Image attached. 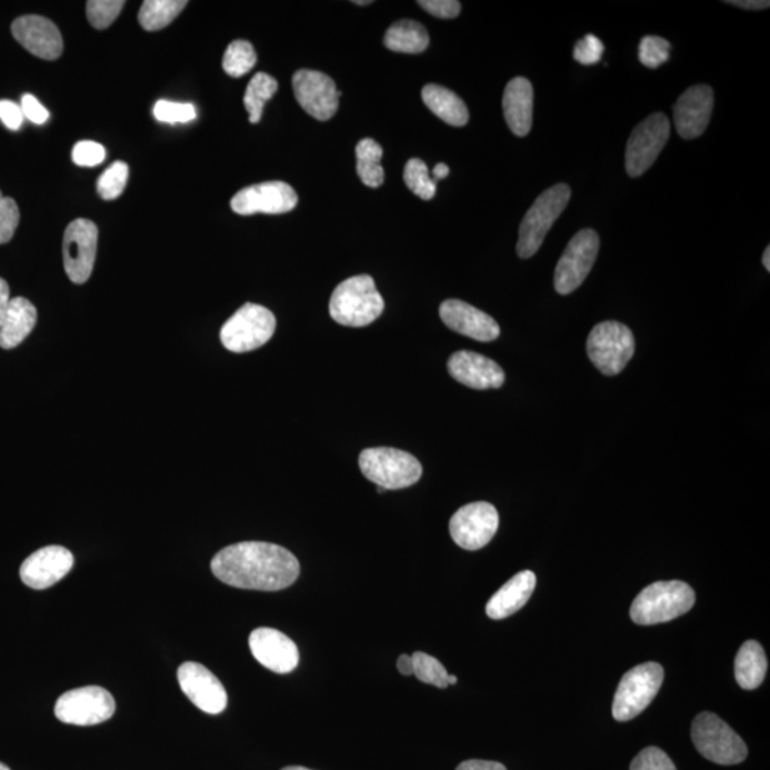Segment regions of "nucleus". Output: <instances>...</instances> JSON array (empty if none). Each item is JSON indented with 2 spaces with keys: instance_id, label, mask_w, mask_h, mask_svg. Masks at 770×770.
Instances as JSON below:
<instances>
[{
  "instance_id": "f257e3e1",
  "label": "nucleus",
  "mask_w": 770,
  "mask_h": 770,
  "mask_svg": "<svg viewBox=\"0 0 770 770\" xmlns=\"http://www.w3.org/2000/svg\"><path fill=\"white\" fill-rule=\"evenodd\" d=\"M211 572L241 590L280 591L293 586L300 562L286 548L270 542H239L216 553Z\"/></svg>"
},
{
  "instance_id": "f03ea898",
  "label": "nucleus",
  "mask_w": 770,
  "mask_h": 770,
  "mask_svg": "<svg viewBox=\"0 0 770 770\" xmlns=\"http://www.w3.org/2000/svg\"><path fill=\"white\" fill-rule=\"evenodd\" d=\"M384 299L374 279L367 274L350 277L336 287L330 299L331 319L346 327L374 323L384 311Z\"/></svg>"
},
{
  "instance_id": "7ed1b4c3",
  "label": "nucleus",
  "mask_w": 770,
  "mask_h": 770,
  "mask_svg": "<svg viewBox=\"0 0 770 770\" xmlns=\"http://www.w3.org/2000/svg\"><path fill=\"white\" fill-rule=\"evenodd\" d=\"M694 592L682 581H659L639 592L631 607L632 621L638 626H657L691 611Z\"/></svg>"
},
{
  "instance_id": "20e7f679",
  "label": "nucleus",
  "mask_w": 770,
  "mask_h": 770,
  "mask_svg": "<svg viewBox=\"0 0 770 770\" xmlns=\"http://www.w3.org/2000/svg\"><path fill=\"white\" fill-rule=\"evenodd\" d=\"M362 476L384 490H402L420 481L422 467L410 452L397 448H367L359 458Z\"/></svg>"
},
{
  "instance_id": "39448f33",
  "label": "nucleus",
  "mask_w": 770,
  "mask_h": 770,
  "mask_svg": "<svg viewBox=\"0 0 770 770\" xmlns=\"http://www.w3.org/2000/svg\"><path fill=\"white\" fill-rule=\"evenodd\" d=\"M570 200V186L560 183L547 189L533 201L532 208L527 211L520 226L517 253L521 259H531L540 250L548 231L560 218Z\"/></svg>"
},
{
  "instance_id": "423d86ee",
  "label": "nucleus",
  "mask_w": 770,
  "mask_h": 770,
  "mask_svg": "<svg viewBox=\"0 0 770 770\" xmlns=\"http://www.w3.org/2000/svg\"><path fill=\"white\" fill-rule=\"evenodd\" d=\"M692 741L698 752L713 763H742L748 758L747 744L718 714L703 712L693 719Z\"/></svg>"
},
{
  "instance_id": "0eeeda50",
  "label": "nucleus",
  "mask_w": 770,
  "mask_h": 770,
  "mask_svg": "<svg viewBox=\"0 0 770 770\" xmlns=\"http://www.w3.org/2000/svg\"><path fill=\"white\" fill-rule=\"evenodd\" d=\"M587 352L603 376H618L636 352V339L626 324L603 321L588 336Z\"/></svg>"
},
{
  "instance_id": "6e6552de",
  "label": "nucleus",
  "mask_w": 770,
  "mask_h": 770,
  "mask_svg": "<svg viewBox=\"0 0 770 770\" xmlns=\"http://www.w3.org/2000/svg\"><path fill=\"white\" fill-rule=\"evenodd\" d=\"M663 677V668L657 662L642 663L628 671L613 698V718L618 722H628L646 711L661 689Z\"/></svg>"
},
{
  "instance_id": "1a4fd4ad",
  "label": "nucleus",
  "mask_w": 770,
  "mask_h": 770,
  "mask_svg": "<svg viewBox=\"0 0 770 770\" xmlns=\"http://www.w3.org/2000/svg\"><path fill=\"white\" fill-rule=\"evenodd\" d=\"M276 324V317L269 309L246 303L221 327V344L231 352L260 349L273 337Z\"/></svg>"
},
{
  "instance_id": "9d476101",
  "label": "nucleus",
  "mask_w": 770,
  "mask_h": 770,
  "mask_svg": "<svg viewBox=\"0 0 770 770\" xmlns=\"http://www.w3.org/2000/svg\"><path fill=\"white\" fill-rule=\"evenodd\" d=\"M116 711L112 693L100 687L72 689L58 699L54 714L60 722L93 727L109 721Z\"/></svg>"
},
{
  "instance_id": "9b49d317",
  "label": "nucleus",
  "mask_w": 770,
  "mask_h": 770,
  "mask_svg": "<svg viewBox=\"0 0 770 770\" xmlns=\"http://www.w3.org/2000/svg\"><path fill=\"white\" fill-rule=\"evenodd\" d=\"M671 136V122L663 113L648 116L628 140L626 168L631 178H639L651 168Z\"/></svg>"
},
{
  "instance_id": "f8f14e48",
  "label": "nucleus",
  "mask_w": 770,
  "mask_h": 770,
  "mask_svg": "<svg viewBox=\"0 0 770 770\" xmlns=\"http://www.w3.org/2000/svg\"><path fill=\"white\" fill-rule=\"evenodd\" d=\"M599 236L591 229L578 231L568 243L556 269V290L562 296L571 294L586 281L596 264Z\"/></svg>"
},
{
  "instance_id": "ddd939ff",
  "label": "nucleus",
  "mask_w": 770,
  "mask_h": 770,
  "mask_svg": "<svg viewBox=\"0 0 770 770\" xmlns=\"http://www.w3.org/2000/svg\"><path fill=\"white\" fill-rule=\"evenodd\" d=\"M98 241V226L92 220H73L64 230L63 264L72 283L84 284L92 276Z\"/></svg>"
},
{
  "instance_id": "4468645a",
  "label": "nucleus",
  "mask_w": 770,
  "mask_h": 770,
  "mask_svg": "<svg viewBox=\"0 0 770 770\" xmlns=\"http://www.w3.org/2000/svg\"><path fill=\"white\" fill-rule=\"evenodd\" d=\"M500 516L490 502H471L452 516L450 533L458 547L467 551L484 548L494 538Z\"/></svg>"
},
{
  "instance_id": "2eb2a0df",
  "label": "nucleus",
  "mask_w": 770,
  "mask_h": 770,
  "mask_svg": "<svg viewBox=\"0 0 770 770\" xmlns=\"http://www.w3.org/2000/svg\"><path fill=\"white\" fill-rule=\"evenodd\" d=\"M293 92L304 112L320 122L330 120L339 110L341 92L329 74L309 69L297 70L293 74Z\"/></svg>"
},
{
  "instance_id": "dca6fc26",
  "label": "nucleus",
  "mask_w": 770,
  "mask_h": 770,
  "mask_svg": "<svg viewBox=\"0 0 770 770\" xmlns=\"http://www.w3.org/2000/svg\"><path fill=\"white\" fill-rule=\"evenodd\" d=\"M299 203L293 188L284 181H264L241 189L230 201L231 209L240 216L284 214Z\"/></svg>"
},
{
  "instance_id": "f3484780",
  "label": "nucleus",
  "mask_w": 770,
  "mask_h": 770,
  "mask_svg": "<svg viewBox=\"0 0 770 770\" xmlns=\"http://www.w3.org/2000/svg\"><path fill=\"white\" fill-rule=\"evenodd\" d=\"M181 691L206 713L219 714L228 707V692L219 678L198 662H184L178 669Z\"/></svg>"
},
{
  "instance_id": "a211bd4d",
  "label": "nucleus",
  "mask_w": 770,
  "mask_h": 770,
  "mask_svg": "<svg viewBox=\"0 0 770 770\" xmlns=\"http://www.w3.org/2000/svg\"><path fill=\"white\" fill-rule=\"evenodd\" d=\"M73 553L68 548L49 546L33 552L20 567V580L32 590H48L72 570Z\"/></svg>"
},
{
  "instance_id": "6ab92c4d",
  "label": "nucleus",
  "mask_w": 770,
  "mask_h": 770,
  "mask_svg": "<svg viewBox=\"0 0 770 770\" xmlns=\"http://www.w3.org/2000/svg\"><path fill=\"white\" fill-rule=\"evenodd\" d=\"M250 651L271 672L290 673L299 666V649L283 632L273 628H259L250 633Z\"/></svg>"
},
{
  "instance_id": "aec40b11",
  "label": "nucleus",
  "mask_w": 770,
  "mask_h": 770,
  "mask_svg": "<svg viewBox=\"0 0 770 770\" xmlns=\"http://www.w3.org/2000/svg\"><path fill=\"white\" fill-rule=\"evenodd\" d=\"M13 38L28 52L43 60H57L63 53V38L57 24L39 14L20 17L12 23Z\"/></svg>"
},
{
  "instance_id": "412c9836",
  "label": "nucleus",
  "mask_w": 770,
  "mask_h": 770,
  "mask_svg": "<svg viewBox=\"0 0 770 770\" xmlns=\"http://www.w3.org/2000/svg\"><path fill=\"white\" fill-rule=\"evenodd\" d=\"M712 110L711 86L697 84L689 88L673 106V120L679 136L684 140L699 138L711 122Z\"/></svg>"
},
{
  "instance_id": "4be33fe9",
  "label": "nucleus",
  "mask_w": 770,
  "mask_h": 770,
  "mask_svg": "<svg viewBox=\"0 0 770 770\" xmlns=\"http://www.w3.org/2000/svg\"><path fill=\"white\" fill-rule=\"evenodd\" d=\"M447 369L452 379L474 390L500 389L506 381V372L496 361L474 351L454 352Z\"/></svg>"
},
{
  "instance_id": "5701e85b",
  "label": "nucleus",
  "mask_w": 770,
  "mask_h": 770,
  "mask_svg": "<svg viewBox=\"0 0 770 770\" xmlns=\"http://www.w3.org/2000/svg\"><path fill=\"white\" fill-rule=\"evenodd\" d=\"M440 317L448 329L468 339L490 342L501 334L500 326L491 316L461 300H446L440 306Z\"/></svg>"
},
{
  "instance_id": "b1692460",
  "label": "nucleus",
  "mask_w": 770,
  "mask_h": 770,
  "mask_svg": "<svg viewBox=\"0 0 770 770\" xmlns=\"http://www.w3.org/2000/svg\"><path fill=\"white\" fill-rule=\"evenodd\" d=\"M502 109L511 132L518 138H526L531 132L533 114V88L530 80L516 78L507 84Z\"/></svg>"
},
{
  "instance_id": "393cba45",
  "label": "nucleus",
  "mask_w": 770,
  "mask_h": 770,
  "mask_svg": "<svg viewBox=\"0 0 770 770\" xmlns=\"http://www.w3.org/2000/svg\"><path fill=\"white\" fill-rule=\"evenodd\" d=\"M537 577L532 571H522L512 577L487 603V616L504 619L526 606L536 590Z\"/></svg>"
},
{
  "instance_id": "a878e982",
  "label": "nucleus",
  "mask_w": 770,
  "mask_h": 770,
  "mask_svg": "<svg viewBox=\"0 0 770 770\" xmlns=\"http://www.w3.org/2000/svg\"><path fill=\"white\" fill-rule=\"evenodd\" d=\"M37 307L23 297H14L10 300L7 314L0 326V347L3 350H12L32 333L37 326Z\"/></svg>"
},
{
  "instance_id": "bb28decb",
  "label": "nucleus",
  "mask_w": 770,
  "mask_h": 770,
  "mask_svg": "<svg viewBox=\"0 0 770 770\" xmlns=\"http://www.w3.org/2000/svg\"><path fill=\"white\" fill-rule=\"evenodd\" d=\"M421 96L422 102L442 122L454 126V128H462L470 120L467 104L462 102L460 96L444 88V86L426 84Z\"/></svg>"
},
{
  "instance_id": "cd10ccee",
  "label": "nucleus",
  "mask_w": 770,
  "mask_h": 770,
  "mask_svg": "<svg viewBox=\"0 0 770 770\" xmlns=\"http://www.w3.org/2000/svg\"><path fill=\"white\" fill-rule=\"evenodd\" d=\"M768 671V659L761 643L744 642L734 659V678L739 687L753 691L761 687Z\"/></svg>"
},
{
  "instance_id": "c85d7f7f",
  "label": "nucleus",
  "mask_w": 770,
  "mask_h": 770,
  "mask_svg": "<svg viewBox=\"0 0 770 770\" xmlns=\"http://www.w3.org/2000/svg\"><path fill=\"white\" fill-rule=\"evenodd\" d=\"M384 44L392 52L419 54L430 44V34L416 20H399L387 30Z\"/></svg>"
},
{
  "instance_id": "c756f323",
  "label": "nucleus",
  "mask_w": 770,
  "mask_h": 770,
  "mask_svg": "<svg viewBox=\"0 0 770 770\" xmlns=\"http://www.w3.org/2000/svg\"><path fill=\"white\" fill-rule=\"evenodd\" d=\"M357 173L369 188H380L384 183V169L381 166L382 148L376 140L362 139L356 148Z\"/></svg>"
},
{
  "instance_id": "7c9ffc66",
  "label": "nucleus",
  "mask_w": 770,
  "mask_h": 770,
  "mask_svg": "<svg viewBox=\"0 0 770 770\" xmlns=\"http://www.w3.org/2000/svg\"><path fill=\"white\" fill-rule=\"evenodd\" d=\"M186 7V0H146L139 12L140 27L148 32H158L169 27Z\"/></svg>"
},
{
  "instance_id": "2f4dec72",
  "label": "nucleus",
  "mask_w": 770,
  "mask_h": 770,
  "mask_svg": "<svg viewBox=\"0 0 770 770\" xmlns=\"http://www.w3.org/2000/svg\"><path fill=\"white\" fill-rule=\"evenodd\" d=\"M279 90V83L270 74L260 72L250 80L244 94L246 110L249 112L250 123H259L263 116L264 104Z\"/></svg>"
},
{
  "instance_id": "473e14b6",
  "label": "nucleus",
  "mask_w": 770,
  "mask_h": 770,
  "mask_svg": "<svg viewBox=\"0 0 770 770\" xmlns=\"http://www.w3.org/2000/svg\"><path fill=\"white\" fill-rule=\"evenodd\" d=\"M257 54L248 40H234L229 44L223 58L224 72L231 78H241L256 67Z\"/></svg>"
},
{
  "instance_id": "72a5a7b5",
  "label": "nucleus",
  "mask_w": 770,
  "mask_h": 770,
  "mask_svg": "<svg viewBox=\"0 0 770 770\" xmlns=\"http://www.w3.org/2000/svg\"><path fill=\"white\" fill-rule=\"evenodd\" d=\"M404 181L407 188L422 200H431L436 196L437 184L421 159H411L406 164Z\"/></svg>"
},
{
  "instance_id": "f704fd0d",
  "label": "nucleus",
  "mask_w": 770,
  "mask_h": 770,
  "mask_svg": "<svg viewBox=\"0 0 770 770\" xmlns=\"http://www.w3.org/2000/svg\"><path fill=\"white\" fill-rule=\"evenodd\" d=\"M412 663H414V676L419 681L434 684L437 688L446 689L448 687L447 669L438 659L428 656L424 652L412 653Z\"/></svg>"
},
{
  "instance_id": "c9c22d12",
  "label": "nucleus",
  "mask_w": 770,
  "mask_h": 770,
  "mask_svg": "<svg viewBox=\"0 0 770 770\" xmlns=\"http://www.w3.org/2000/svg\"><path fill=\"white\" fill-rule=\"evenodd\" d=\"M129 180V166L114 162L98 180V193L103 200H114L123 194Z\"/></svg>"
},
{
  "instance_id": "e433bc0d",
  "label": "nucleus",
  "mask_w": 770,
  "mask_h": 770,
  "mask_svg": "<svg viewBox=\"0 0 770 770\" xmlns=\"http://www.w3.org/2000/svg\"><path fill=\"white\" fill-rule=\"evenodd\" d=\"M124 4L123 0H89L86 3L89 23L99 30L109 28L122 12Z\"/></svg>"
},
{
  "instance_id": "4c0bfd02",
  "label": "nucleus",
  "mask_w": 770,
  "mask_h": 770,
  "mask_svg": "<svg viewBox=\"0 0 770 770\" xmlns=\"http://www.w3.org/2000/svg\"><path fill=\"white\" fill-rule=\"evenodd\" d=\"M671 48V43L667 39L646 37L639 43V60L643 67L657 69L668 62Z\"/></svg>"
},
{
  "instance_id": "58836bf2",
  "label": "nucleus",
  "mask_w": 770,
  "mask_h": 770,
  "mask_svg": "<svg viewBox=\"0 0 770 770\" xmlns=\"http://www.w3.org/2000/svg\"><path fill=\"white\" fill-rule=\"evenodd\" d=\"M154 118L162 123H189L196 119V109L190 103H176L169 100H159L153 108Z\"/></svg>"
},
{
  "instance_id": "ea45409f",
  "label": "nucleus",
  "mask_w": 770,
  "mask_h": 770,
  "mask_svg": "<svg viewBox=\"0 0 770 770\" xmlns=\"http://www.w3.org/2000/svg\"><path fill=\"white\" fill-rule=\"evenodd\" d=\"M20 220L17 201L4 198L0 191V244L9 243L17 231Z\"/></svg>"
},
{
  "instance_id": "a19ab883",
  "label": "nucleus",
  "mask_w": 770,
  "mask_h": 770,
  "mask_svg": "<svg viewBox=\"0 0 770 770\" xmlns=\"http://www.w3.org/2000/svg\"><path fill=\"white\" fill-rule=\"evenodd\" d=\"M631 770H677L672 759L662 749L649 747L637 754Z\"/></svg>"
},
{
  "instance_id": "79ce46f5",
  "label": "nucleus",
  "mask_w": 770,
  "mask_h": 770,
  "mask_svg": "<svg viewBox=\"0 0 770 770\" xmlns=\"http://www.w3.org/2000/svg\"><path fill=\"white\" fill-rule=\"evenodd\" d=\"M104 159L106 150L103 146L92 142V140H82L72 150V160L80 168H93V166L103 163Z\"/></svg>"
},
{
  "instance_id": "37998d69",
  "label": "nucleus",
  "mask_w": 770,
  "mask_h": 770,
  "mask_svg": "<svg viewBox=\"0 0 770 770\" xmlns=\"http://www.w3.org/2000/svg\"><path fill=\"white\" fill-rule=\"evenodd\" d=\"M603 43L593 34H587L586 38L578 40L573 48V59L581 64H596L602 59Z\"/></svg>"
},
{
  "instance_id": "c03bdc74",
  "label": "nucleus",
  "mask_w": 770,
  "mask_h": 770,
  "mask_svg": "<svg viewBox=\"0 0 770 770\" xmlns=\"http://www.w3.org/2000/svg\"><path fill=\"white\" fill-rule=\"evenodd\" d=\"M419 4L432 17L440 19H454L461 12V3L457 0H421Z\"/></svg>"
},
{
  "instance_id": "a18cd8bd",
  "label": "nucleus",
  "mask_w": 770,
  "mask_h": 770,
  "mask_svg": "<svg viewBox=\"0 0 770 770\" xmlns=\"http://www.w3.org/2000/svg\"><path fill=\"white\" fill-rule=\"evenodd\" d=\"M20 108H22L24 118H28L30 122H33L34 124H43L48 122L50 116L48 109L44 108V106L40 103L34 96L23 94L22 104H20Z\"/></svg>"
},
{
  "instance_id": "49530a36",
  "label": "nucleus",
  "mask_w": 770,
  "mask_h": 770,
  "mask_svg": "<svg viewBox=\"0 0 770 770\" xmlns=\"http://www.w3.org/2000/svg\"><path fill=\"white\" fill-rule=\"evenodd\" d=\"M0 120L8 129L19 130L24 120L22 108L12 100H0Z\"/></svg>"
},
{
  "instance_id": "de8ad7c7",
  "label": "nucleus",
  "mask_w": 770,
  "mask_h": 770,
  "mask_svg": "<svg viewBox=\"0 0 770 770\" xmlns=\"http://www.w3.org/2000/svg\"><path fill=\"white\" fill-rule=\"evenodd\" d=\"M457 770H507L504 764L491 761H466Z\"/></svg>"
},
{
  "instance_id": "09e8293b",
  "label": "nucleus",
  "mask_w": 770,
  "mask_h": 770,
  "mask_svg": "<svg viewBox=\"0 0 770 770\" xmlns=\"http://www.w3.org/2000/svg\"><path fill=\"white\" fill-rule=\"evenodd\" d=\"M9 303V286L7 281H4L2 277H0V326H2L3 323L4 314H7Z\"/></svg>"
},
{
  "instance_id": "8fccbe9b",
  "label": "nucleus",
  "mask_w": 770,
  "mask_h": 770,
  "mask_svg": "<svg viewBox=\"0 0 770 770\" xmlns=\"http://www.w3.org/2000/svg\"><path fill=\"white\" fill-rule=\"evenodd\" d=\"M727 3L748 10H763L770 7L768 0H732V2Z\"/></svg>"
},
{
  "instance_id": "3c124183",
  "label": "nucleus",
  "mask_w": 770,
  "mask_h": 770,
  "mask_svg": "<svg viewBox=\"0 0 770 770\" xmlns=\"http://www.w3.org/2000/svg\"><path fill=\"white\" fill-rule=\"evenodd\" d=\"M397 668H399L401 676H414V663H412V658L409 656H401L399 661H397Z\"/></svg>"
},
{
  "instance_id": "603ef678",
  "label": "nucleus",
  "mask_w": 770,
  "mask_h": 770,
  "mask_svg": "<svg viewBox=\"0 0 770 770\" xmlns=\"http://www.w3.org/2000/svg\"><path fill=\"white\" fill-rule=\"evenodd\" d=\"M448 174H450V168H448V166L444 163H438L434 170H432V176H434L432 180H434V183L437 184L438 180L446 179Z\"/></svg>"
},
{
  "instance_id": "864d4df0",
  "label": "nucleus",
  "mask_w": 770,
  "mask_h": 770,
  "mask_svg": "<svg viewBox=\"0 0 770 770\" xmlns=\"http://www.w3.org/2000/svg\"><path fill=\"white\" fill-rule=\"evenodd\" d=\"M762 263L764 266V269L770 271V248H767V250H764Z\"/></svg>"
},
{
  "instance_id": "5fc2aeb1",
  "label": "nucleus",
  "mask_w": 770,
  "mask_h": 770,
  "mask_svg": "<svg viewBox=\"0 0 770 770\" xmlns=\"http://www.w3.org/2000/svg\"><path fill=\"white\" fill-rule=\"evenodd\" d=\"M458 682V678L454 676H448V684H456Z\"/></svg>"
},
{
  "instance_id": "6e6d98bb",
  "label": "nucleus",
  "mask_w": 770,
  "mask_h": 770,
  "mask_svg": "<svg viewBox=\"0 0 770 770\" xmlns=\"http://www.w3.org/2000/svg\"><path fill=\"white\" fill-rule=\"evenodd\" d=\"M281 770H311V769H307L303 767H287V768L281 769Z\"/></svg>"
},
{
  "instance_id": "4d7b16f0",
  "label": "nucleus",
  "mask_w": 770,
  "mask_h": 770,
  "mask_svg": "<svg viewBox=\"0 0 770 770\" xmlns=\"http://www.w3.org/2000/svg\"><path fill=\"white\" fill-rule=\"evenodd\" d=\"M352 3L360 4V7H366V4H371L372 2H371V0H369V2H352Z\"/></svg>"
},
{
  "instance_id": "13d9d810",
  "label": "nucleus",
  "mask_w": 770,
  "mask_h": 770,
  "mask_svg": "<svg viewBox=\"0 0 770 770\" xmlns=\"http://www.w3.org/2000/svg\"><path fill=\"white\" fill-rule=\"evenodd\" d=\"M0 770H10V768L7 767V764L0 762Z\"/></svg>"
},
{
  "instance_id": "bf43d9fd",
  "label": "nucleus",
  "mask_w": 770,
  "mask_h": 770,
  "mask_svg": "<svg viewBox=\"0 0 770 770\" xmlns=\"http://www.w3.org/2000/svg\"><path fill=\"white\" fill-rule=\"evenodd\" d=\"M384 491H386L384 488H381V487L377 488V492H379V494H382V492H384Z\"/></svg>"
}]
</instances>
